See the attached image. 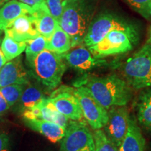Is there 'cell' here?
<instances>
[{"mask_svg": "<svg viewBox=\"0 0 151 151\" xmlns=\"http://www.w3.org/2000/svg\"><path fill=\"white\" fill-rule=\"evenodd\" d=\"M74 88L60 87L48 98L55 109L70 120H82L83 118L82 110L78 98L73 94Z\"/></svg>", "mask_w": 151, "mask_h": 151, "instance_id": "obj_9", "label": "cell"}, {"mask_svg": "<svg viewBox=\"0 0 151 151\" xmlns=\"http://www.w3.org/2000/svg\"><path fill=\"white\" fill-rule=\"evenodd\" d=\"M137 120L141 127L151 132V88L143 90L137 101Z\"/></svg>", "mask_w": 151, "mask_h": 151, "instance_id": "obj_19", "label": "cell"}, {"mask_svg": "<svg viewBox=\"0 0 151 151\" xmlns=\"http://www.w3.org/2000/svg\"><path fill=\"white\" fill-rule=\"evenodd\" d=\"M94 9L92 0H63V11L58 24L70 37L72 48L83 43Z\"/></svg>", "mask_w": 151, "mask_h": 151, "instance_id": "obj_2", "label": "cell"}, {"mask_svg": "<svg viewBox=\"0 0 151 151\" xmlns=\"http://www.w3.org/2000/svg\"><path fill=\"white\" fill-rule=\"evenodd\" d=\"M148 43H150V44L151 45V26H150V30H149V35H148Z\"/></svg>", "mask_w": 151, "mask_h": 151, "instance_id": "obj_33", "label": "cell"}, {"mask_svg": "<svg viewBox=\"0 0 151 151\" xmlns=\"http://www.w3.org/2000/svg\"><path fill=\"white\" fill-rule=\"evenodd\" d=\"M48 39L42 35H39L35 39L27 42L25 49L26 62L29 67L33 63L37 56L45 49H46Z\"/></svg>", "mask_w": 151, "mask_h": 151, "instance_id": "obj_23", "label": "cell"}, {"mask_svg": "<svg viewBox=\"0 0 151 151\" xmlns=\"http://www.w3.org/2000/svg\"><path fill=\"white\" fill-rule=\"evenodd\" d=\"M6 59L4 55L2 50L1 49V47H0V69L6 63Z\"/></svg>", "mask_w": 151, "mask_h": 151, "instance_id": "obj_31", "label": "cell"}, {"mask_svg": "<svg viewBox=\"0 0 151 151\" xmlns=\"http://www.w3.org/2000/svg\"><path fill=\"white\" fill-rule=\"evenodd\" d=\"M1 33H2V30H1V29H0V37H1Z\"/></svg>", "mask_w": 151, "mask_h": 151, "instance_id": "obj_34", "label": "cell"}, {"mask_svg": "<svg viewBox=\"0 0 151 151\" xmlns=\"http://www.w3.org/2000/svg\"><path fill=\"white\" fill-rule=\"evenodd\" d=\"M59 151H95L93 134L83 120H69Z\"/></svg>", "mask_w": 151, "mask_h": 151, "instance_id": "obj_7", "label": "cell"}, {"mask_svg": "<svg viewBox=\"0 0 151 151\" xmlns=\"http://www.w3.org/2000/svg\"><path fill=\"white\" fill-rule=\"evenodd\" d=\"M93 137L95 144V151H119L118 147L115 146L107 138L104 130H94Z\"/></svg>", "mask_w": 151, "mask_h": 151, "instance_id": "obj_25", "label": "cell"}, {"mask_svg": "<svg viewBox=\"0 0 151 151\" xmlns=\"http://www.w3.org/2000/svg\"><path fill=\"white\" fill-rule=\"evenodd\" d=\"M137 40L138 34L116 29L107 34L102 40L88 49L95 58H103L129 51Z\"/></svg>", "mask_w": 151, "mask_h": 151, "instance_id": "obj_6", "label": "cell"}, {"mask_svg": "<svg viewBox=\"0 0 151 151\" xmlns=\"http://www.w3.org/2000/svg\"><path fill=\"white\" fill-rule=\"evenodd\" d=\"M71 48L70 37L58 24L51 38L48 40L46 49L62 55L70 50Z\"/></svg>", "mask_w": 151, "mask_h": 151, "instance_id": "obj_21", "label": "cell"}, {"mask_svg": "<svg viewBox=\"0 0 151 151\" xmlns=\"http://www.w3.org/2000/svg\"><path fill=\"white\" fill-rule=\"evenodd\" d=\"M30 75L48 90L60 86L67 70L64 59L60 54L45 49L40 52L29 67Z\"/></svg>", "mask_w": 151, "mask_h": 151, "instance_id": "obj_3", "label": "cell"}, {"mask_svg": "<svg viewBox=\"0 0 151 151\" xmlns=\"http://www.w3.org/2000/svg\"><path fill=\"white\" fill-rule=\"evenodd\" d=\"M0 151H10V139L6 132H0Z\"/></svg>", "mask_w": 151, "mask_h": 151, "instance_id": "obj_28", "label": "cell"}, {"mask_svg": "<svg viewBox=\"0 0 151 151\" xmlns=\"http://www.w3.org/2000/svg\"><path fill=\"white\" fill-rule=\"evenodd\" d=\"M73 94L78 98L83 118L92 129H102L109 120L108 110L101 106L83 86L73 90Z\"/></svg>", "mask_w": 151, "mask_h": 151, "instance_id": "obj_8", "label": "cell"}, {"mask_svg": "<svg viewBox=\"0 0 151 151\" xmlns=\"http://www.w3.org/2000/svg\"><path fill=\"white\" fill-rule=\"evenodd\" d=\"M26 46H27V42H20V41H15L9 36L5 35L1 43V49L6 59V61L9 62L20 56L26 49Z\"/></svg>", "mask_w": 151, "mask_h": 151, "instance_id": "obj_22", "label": "cell"}, {"mask_svg": "<svg viewBox=\"0 0 151 151\" xmlns=\"http://www.w3.org/2000/svg\"><path fill=\"white\" fill-rule=\"evenodd\" d=\"M10 106L7 102L6 100L2 94L0 92V115H2L6 112L10 108Z\"/></svg>", "mask_w": 151, "mask_h": 151, "instance_id": "obj_30", "label": "cell"}, {"mask_svg": "<svg viewBox=\"0 0 151 151\" xmlns=\"http://www.w3.org/2000/svg\"><path fill=\"white\" fill-rule=\"evenodd\" d=\"M134 10L146 19L151 18V0H127Z\"/></svg>", "mask_w": 151, "mask_h": 151, "instance_id": "obj_26", "label": "cell"}, {"mask_svg": "<svg viewBox=\"0 0 151 151\" xmlns=\"http://www.w3.org/2000/svg\"><path fill=\"white\" fill-rule=\"evenodd\" d=\"M109 120L103 128L106 136L115 146H120L127 132L129 114L126 106H114L108 110Z\"/></svg>", "mask_w": 151, "mask_h": 151, "instance_id": "obj_10", "label": "cell"}, {"mask_svg": "<svg viewBox=\"0 0 151 151\" xmlns=\"http://www.w3.org/2000/svg\"><path fill=\"white\" fill-rule=\"evenodd\" d=\"M116 29L137 34L133 24L120 17L105 13L99 14L90 22L83 39L85 46L88 48L94 46L102 40L107 34Z\"/></svg>", "mask_w": 151, "mask_h": 151, "instance_id": "obj_5", "label": "cell"}, {"mask_svg": "<svg viewBox=\"0 0 151 151\" xmlns=\"http://www.w3.org/2000/svg\"><path fill=\"white\" fill-rule=\"evenodd\" d=\"M61 55L68 66L78 72L89 71L99 66L106 65L102 58H95L86 47L78 46Z\"/></svg>", "mask_w": 151, "mask_h": 151, "instance_id": "obj_11", "label": "cell"}, {"mask_svg": "<svg viewBox=\"0 0 151 151\" xmlns=\"http://www.w3.org/2000/svg\"><path fill=\"white\" fill-rule=\"evenodd\" d=\"M26 85L12 84L0 88V92L6 100L10 106L18 102Z\"/></svg>", "mask_w": 151, "mask_h": 151, "instance_id": "obj_24", "label": "cell"}, {"mask_svg": "<svg viewBox=\"0 0 151 151\" xmlns=\"http://www.w3.org/2000/svg\"><path fill=\"white\" fill-rule=\"evenodd\" d=\"M33 8L17 0H11L0 8V29L4 30L18 17L31 14Z\"/></svg>", "mask_w": 151, "mask_h": 151, "instance_id": "obj_18", "label": "cell"}, {"mask_svg": "<svg viewBox=\"0 0 151 151\" xmlns=\"http://www.w3.org/2000/svg\"><path fill=\"white\" fill-rule=\"evenodd\" d=\"M122 76L135 90L151 88V45L147 43L120 67Z\"/></svg>", "mask_w": 151, "mask_h": 151, "instance_id": "obj_4", "label": "cell"}, {"mask_svg": "<svg viewBox=\"0 0 151 151\" xmlns=\"http://www.w3.org/2000/svg\"><path fill=\"white\" fill-rule=\"evenodd\" d=\"M9 1H11V0H0V8H1V6H3L6 3L8 2Z\"/></svg>", "mask_w": 151, "mask_h": 151, "instance_id": "obj_32", "label": "cell"}, {"mask_svg": "<svg viewBox=\"0 0 151 151\" xmlns=\"http://www.w3.org/2000/svg\"><path fill=\"white\" fill-rule=\"evenodd\" d=\"M24 121L30 129L41 134L52 143L61 141L65 135V128L55 122L39 119H24Z\"/></svg>", "mask_w": 151, "mask_h": 151, "instance_id": "obj_17", "label": "cell"}, {"mask_svg": "<svg viewBox=\"0 0 151 151\" xmlns=\"http://www.w3.org/2000/svg\"><path fill=\"white\" fill-rule=\"evenodd\" d=\"M18 1V0H17ZM20 2L25 4L29 6L32 7L33 9H36L37 7H39V6L43 4V3H45V0H18Z\"/></svg>", "mask_w": 151, "mask_h": 151, "instance_id": "obj_29", "label": "cell"}, {"mask_svg": "<svg viewBox=\"0 0 151 151\" xmlns=\"http://www.w3.org/2000/svg\"><path fill=\"white\" fill-rule=\"evenodd\" d=\"M45 99L46 97L41 88L29 82L25 86L21 97L18 101V109L23 112L39 104Z\"/></svg>", "mask_w": 151, "mask_h": 151, "instance_id": "obj_20", "label": "cell"}, {"mask_svg": "<svg viewBox=\"0 0 151 151\" xmlns=\"http://www.w3.org/2000/svg\"><path fill=\"white\" fill-rule=\"evenodd\" d=\"M33 9L30 15L34 18L38 32L49 40L58 24V21L50 14L46 2Z\"/></svg>", "mask_w": 151, "mask_h": 151, "instance_id": "obj_15", "label": "cell"}, {"mask_svg": "<svg viewBox=\"0 0 151 151\" xmlns=\"http://www.w3.org/2000/svg\"><path fill=\"white\" fill-rule=\"evenodd\" d=\"M30 73L25 69L20 56L6 62L0 69V88L12 84L27 85Z\"/></svg>", "mask_w": 151, "mask_h": 151, "instance_id": "obj_12", "label": "cell"}, {"mask_svg": "<svg viewBox=\"0 0 151 151\" xmlns=\"http://www.w3.org/2000/svg\"><path fill=\"white\" fill-rule=\"evenodd\" d=\"M50 14L57 21H59L63 11V1L62 0H45Z\"/></svg>", "mask_w": 151, "mask_h": 151, "instance_id": "obj_27", "label": "cell"}, {"mask_svg": "<svg viewBox=\"0 0 151 151\" xmlns=\"http://www.w3.org/2000/svg\"><path fill=\"white\" fill-rule=\"evenodd\" d=\"M4 32L15 41L20 42H27L40 35L30 14L18 17L4 30Z\"/></svg>", "mask_w": 151, "mask_h": 151, "instance_id": "obj_14", "label": "cell"}, {"mask_svg": "<svg viewBox=\"0 0 151 151\" xmlns=\"http://www.w3.org/2000/svg\"><path fill=\"white\" fill-rule=\"evenodd\" d=\"M119 151H146V140L142 134L137 119L130 117L129 126Z\"/></svg>", "mask_w": 151, "mask_h": 151, "instance_id": "obj_16", "label": "cell"}, {"mask_svg": "<svg viewBox=\"0 0 151 151\" xmlns=\"http://www.w3.org/2000/svg\"><path fill=\"white\" fill-rule=\"evenodd\" d=\"M83 86L107 110L114 106H126L132 96L131 87L124 79L116 74L88 77L85 79Z\"/></svg>", "mask_w": 151, "mask_h": 151, "instance_id": "obj_1", "label": "cell"}, {"mask_svg": "<svg viewBox=\"0 0 151 151\" xmlns=\"http://www.w3.org/2000/svg\"><path fill=\"white\" fill-rule=\"evenodd\" d=\"M24 119H39L55 122L64 128H67L69 120L60 113L48 98L43 99L39 104L22 112Z\"/></svg>", "mask_w": 151, "mask_h": 151, "instance_id": "obj_13", "label": "cell"}]
</instances>
